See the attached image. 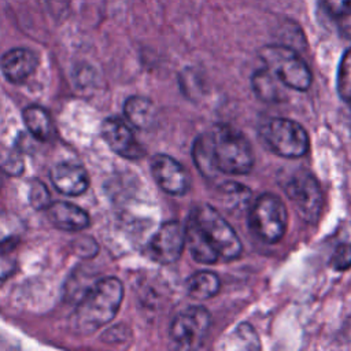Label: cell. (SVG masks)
<instances>
[{"instance_id":"24","label":"cell","mask_w":351,"mask_h":351,"mask_svg":"<svg viewBox=\"0 0 351 351\" xmlns=\"http://www.w3.org/2000/svg\"><path fill=\"white\" fill-rule=\"evenodd\" d=\"M326 11L333 16H340L351 11V0H322Z\"/></svg>"},{"instance_id":"8","label":"cell","mask_w":351,"mask_h":351,"mask_svg":"<svg viewBox=\"0 0 351 351\" xmlns=\"http://www.w3.org/2000/svg\"><path fill=\"white\" fill-rule=\"evenodd\" d=\"M211 328V314L203 306H191L176 315L170 325V337L181 348H197Z\"/></svg>"},{"instance_id":"22","label":"cell","mask_w":351,"mask_h":351,"mask_svg":"<svg viewBox=\"0 0 351 351\" xmlns=\"http://www.w3.org/2000/svg\"><path fill=\"white\" fill-rule=\"evenodd\" d=\"M29 203L36 208V210H45L48 207L49 202V192L47 186L40 182L38 180H34L30 185L29 189Z\"/></svg>"},{"instance_id":"4","label":"cell","mask_w":351,"mask_h":351,"mask_svg":"<svg viewBox=\"0 0 351 351\" xmlns=\"http://www.w3.org/2000/svg\"><path fill=\"white\" fill-rule=\"evenodd\" d=\"M259 59L273 75L287 88L307 90L311 85V71L304 60L289 47L273 44L259 49Z\"/></svg>"},{"instance_id":"3","label":"cell","mask_w":351,"mask_h":351,"mask_svg":"<svg viewBox=\"0 0 351 351\" xmlns=\"http://www.w3.org/2000/svg\"><path fill=\"white\" fill-rule=\"evenodd\" d=\"M202 237L225 261L237 259L241 255V241L230 223L210 204H199L191 210L188 218Z\"/></svg>"},{"instance_id":"10","label":"cell","mask_w":351,"mask_h":351,"mask_svg":"<svg viewBox=\"0 0 351 351\" xmlns=\"http://www.w3.org/2000/svg\"><path fill=\"white\" fill-rule=\"evenodd\" d=\"M151 171L156 184L170 195H185L191 189V178L185 167L166 154H156L151 159Z\"/></svg>"},{"instance_id":"26","label":"cell","mask_w":351,"mask_h":351,"mask_svg":"<svg viewBox=\"0 0 351 351\" xmlns=\"http://www.w3.org/2000/svg\"><path fill=\"white\" fill-rule=\"evenodd\" d=\"M14 269H15V261L5 254H0V281L11 276Z\"/></svg>"},{"instance_id":"17","label":"cell","mask_w":351,"mask_h":351,"mask_svg":"<svg viewBox=\"0 0 351 351\" xmlns=\"http://www.w3.org/2000/svg\"><path fill=\"white\" fill-rule=\"evenodd\" d=\"M254 93L258 99L267 103H277L285 96L282 86H285L276 75H273L267 69L256 70L251 78Z\"/></svg>"},{"instance_id":"7","label":"cell","mask_w":351,"mask_h":351,"mask_svg":"<svg viewBox=\"0 0 351 351\" xmlns=\"http://www.w3.org/2000/svg\"><path fill=\"white\" fill-rule=\"evenodd\" d=\"M285 193L296 214L306 222H317L322 213L324 193L318 180L308 171L295 173L285 185Z\"/></svg>"},{"instance_id":"13","label":"cell","mask_w":351,"mask_h":351,"mask_svg":"<svg viewBox=\"0 0 351 351\" xmlns=\"http://www.w3.org/2000/svg\"><path fill=\"white\" fill-rule=\"evenodd\" d=\"M38 64L37 55L27 48H12L0 59V69L4 77L14 84L26 81Z\"/></svg>"},{"instance_id":"12","label":"cell","mask_w":351,"mask_h":351,"mask_svg":"<svg viewBox=\"0 0 351 351\" xmlns=\"http://www.w3.org/2000/svg\"><path fill=\"white\" fill-rule=\"evenodd\" d=\"M49 177L53 186L67 196H78L84 193L89 185L88 171L78 163H58L51 169Z\"/></svg>"},{"instance_id":"9","label":"cell","mask_w":351,"mask_h":351,"mask_svg":"<svg viewBox=\"0 0 351 351\" xmlns=\"http://www.w3.org/2000/svg\"><path fill=\"white\" fill-rule=\"evenodd\" d=\"M185 247V228L178 221L163 222L148 243V254L162 265L180 259Z\"/></svg>"},{"instance_id":"15","label":"cell","mask_w":351,"mask_h":351,"mask_svg":"<svg viewBox=\"0 0 351 351\" xmlns=\"http://www.w3.org/2000/svg\"><path fill=\"white\" fill-rule=\"evenodd\" d=\"M123 114L134 128L141 130L152 129L158 121L155 104L143 96H130L123 104Z\"/></svg>"},{"instance_id":"1","label":"cell","mask_w":351,"mask_h":351,"mask_svg":"<svg viewBox=\"0 0 351 351\" xmlns=\"http://www.w3.org/2000/svg\"><path fill=\"white\" fill-rule=\"evenodd\" d=\"M122 299L123 285L117 277L100 278L77 303L71 329L78 335L93 333L117 315Z\"/></svg>"},{"instance_id":"19","label":"cell","mask_w":351,"mask_h":351,"mask_svg":"<svg viewBox=\"0 0 351 351\" xmlns=\"http://www.w3.org/2000/svg\"><path fill=\"white\" fill-rule=\"evenodd\" d=\"M185 245H188L192 258L196 262L211 265L219 259L214 248L202 237L195 225L188 219L185 225Z\"/></svg>"},{"instance_id":"20","label":"cell","mask_w":351,"mask_h":351,"mask_svg":"<svg viewBox=\"0 0 351 351\" xmlns=\"http://www.w3.org/2000/svg\"><path fill=\"white\" fill-rule=\"evenodd\" d=\"M336 86H337L339 96L344 101L351 103V48L344 52L340 60Z\"/></svg>"},{"instance_id":"11","label":"cell","mask_w":351,"mask_h":351,"mask_svg":"<svg viewBox=\"0 0 351 351\" xmlns=\"http://www.w3.org/2000/svg\"><path fill=\"white\" fill-rule=\"evenodd\" d=\"M100 133L107 145L119 156L128 159H138L144 156V148L137 141L134 133L118 117H108L103 121Z\"/></svg>"},{"instance_id":"14","label":"cell","mask_w":351,"mask_h":351,"mask_svg":"<svg viewBox=\"0 0 351 351\" xmlns=\"http://www.w3.org/2000/svg\"><path fill=\"white\" fill-rule=\"evenodd\" d=\"M45 213L49 222L60 230L75 232L89 225V215L81 207L69 202L49 203Z\"/></svg>"},{"instance_id":"18","label":"cell","mask_w":351,"mask_h":351,"mask_svg":"<svg viewBox=\"0 0 351 351\" xmlns=\"http://www.w3.org/2000/svg\"><path fill=\"white\" fill-rule=\"evenodd\" d=\"M221 288V280L214 271L202 270L192 274L186 281V291L191 298L197 300H206L218 293Z\"/></svg>"},{"instance_id":"27","label":"cell","mask_w":351,"mask_h":351,"mask_svg":"<svg viewBox=\"0 0 351 351\" xmlns=\"http://www.w3.org/2000/svg\"><path fill=\"white\" fill-rule=\"evenodd\" d=\"M337 23L341 34L351 41V11L337 16Z\"/></svg>"},{"instance_id":"16","label":"cell","mask_w":351,"mask_h":351,"mask_svg":"<svg viewBox=\"0 0 351 351\" xmlns=\"http://www.w3.org/2000/svg\"><path fill=\"white\" fill-rule=\"evenodd\" d=\"M23 122L26 129L30 132V134L40 140V141H48L53 137V123L51 119V115L45 108L37 104L27 106L22 111Z\"/></svg>"},{"instance_id":"2","label":"cell","mask_w":351,"mask_h":351,"mask_svg":"<svg viewBox=\"0 0 351 351\" xmlns=\"http://www.w3.org/2000/svg\"><path fill=\"white\" fill-rule=\"evenodd\" d=\"M210 160L215 171L241 176L252 170L255 156L244 134L229 125H217L206 134Z\"/></svg>"},{"instance_id":"25","label":"cell","mask_w":351,"mask_h":351,"mask_svg":"<svg viewBox=\"0 0 351 351\" xmlns=\"http://www.w3.org/2000/svg\"><path fill=\"white\" fill-rule=\"evenodd\" d=\"M95 244V240L93 239H88V237H84V239H80L77 243H75V247H77V254L84 256V258H90V256H95L97 254V250L99 248H89V245Z\"/></svg>"},{"instance_id":"5","label":"cell","mask_w":351,"mask_h":351,"mask_svg":"<svg viewBox=\"0 0 351 351\" xmlns=\"http://www.w3.org/2000/svg\"><path fill=\"white\" fill-rule=\"evenodd\" d=\"M259 136L270 151L282 158H300L310 148L306 129L288 118L269 119L261 126Z\"/></svg>"},{"instance_id":"21","label":"cell","mask_w":351,"mask_h":351,"mask_svg":"<svg viewBox=\"0 0 351 351\" xmlns=\"http://www.w3.org/2000/svg\"><path fill=\"white\" fill-rule=\"evenodd\" d=\"M23 232L22 219L10 211H0V244L16 239Z\"/></svg>"},{"instance_id":"6","label":"cell","mask_w":351,"mask_h":351,"mask_svg":"<svg viewBox=\"0 0 351 351\" xmlns=\"http://www.w3.org/2000/svg\"><path fill=\"white\" fill-rule=\"evenodd\" d=\"M248 223L263 241H280L288 228V211L284 202L274 193L259 195L250 208Z\"/></svg>"},{"instance_id":"23","label":"cell","mask_w":351,"mask_h":351,"mask_svg":"<svg viewBox=\"0 0 351 351\" xmlns=\"http://www.w3.org/2000/svg\"><path fill=\"white\" fill-rule=\"evenodd\" d=\"M330 263L336 270H346L351 267V243H343L336 247Z\"/></svg>"}]
</instances>
